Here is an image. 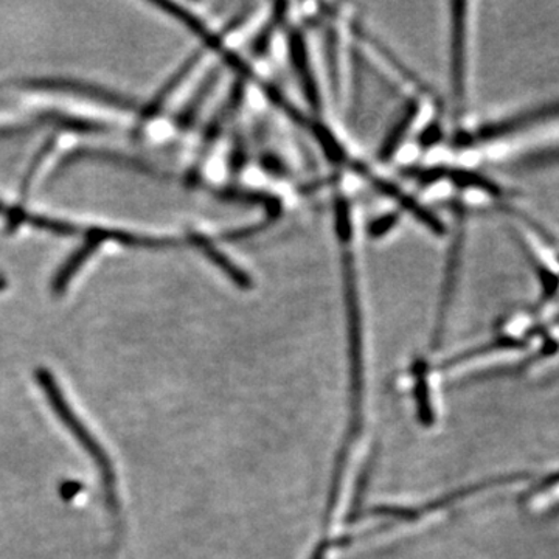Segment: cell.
<instances>
[{
  "instance_id": "cell-1",
  "label": "cell",
  "mask_w": 559,
  "mask_h": 559,
  "mask_svg": "<svg viewBox=\"0 0 559 559\" xmlns=\"http://www.w3.org/2000/svg\"><path fill=\"white\" fill-rule=\"evenodd\" d=\"M36 380L39 381L40 389L46 393L47 400L53 407L55 414L61 419L62 425L66 426L72 432V436L80 441L81 447L84 448L92 459L97 463L98 468L102 469L103 479L106 481V487L112 485L114 474L112 466H110L108 457H106L105 451L102 450L100 444L95 441L94 437L91 436L90 430L86 426L81 423V419L73 414L70 409L68 401L62 395L60 385L55 381L53 374L49 370L39 369L36 371Z\"/></svg>"
},
{
  "instance_id": "cell-2",
  "label": "cell",
  "mask_w": 559,
  "mask_h": 559,
  "mask_svg": "<svg viewBox=\"0 0 559 559\" xmlns=\"http://www.w3.org/2000/svg\"><path fill=\"white\" fill-rule=\"evenodd\" d=\"M454 27H452V84L455 102L465 100L466 80V13L465 3H455Z\"/></svg>"
},
{
  "instance_id": "cell-3",
  "label": "cell",
  "mask_w": 559,
  "mask_h": 559,
  "mask_svg": "<svg viewBox=\"0 0 559 559\" xmlns=\"http://www.w3.org/2000/svg\"><path fill=\"white\" fill-rule=\"evenodd\" d=\"M558 117L559 102L550 103V105L540 106V108L530 110V112L522 114V116H514L511 119L484 128L480 131L479 138L481 140L500 139L503 135L511 134V132L527 130L530 127H535L536 123L558 119Z\"/></svg>"
},
{
  "instance_id": "cell-4",
  "label": "cell",
  "mask_w": 559,
  "mask_h": 559,
  "mask_svg": "<svg viewBox=\"0 0 559 559\" xmlns=\"http://www.w3.org/2000/svg\"><path fill=\"white\" fill-rule=\"evenodd\" d=\"M98 245H102V241L98 240L94 235L87 234V240L84 242L83 248L75 252V255L70 257L68 263L64 264V267L60 272H58L57 278L53 282L55 293H62L66 289V285H68L69 280L73 277L76 271L83 266L84 261L90 259L92 253L95 252V249L98 248Z\"/></svg>"
},
{
  "instance_id": "cell-5",
  "label": "cell",
  "mask_w": 559,
  "mask_h": 559,
  "mask_svg": "<svg viewBox=\"0 0 559 559\" xmlns=\"http://www.w3.org/2000/svg\"><path fill=\"white\" fill-rule=\"evenodd\" d=\"M559 164V151L551 150L547 153L533 154V156L525 157L524 162H521V168H539L547 167V165Z\"/></svg>"
},
{
  "instance_id": "cell-6",
  "label": "cell",
  "mask_w": 559,
  "mask_h": 559,
  "mask_svg": "<svg viewBox=\"0 0 559 559\" xmlns=\"http://www.w3.org/2000/svg\"><path fill=\"white\" fill-rule=\"evenodd\" d=\"M80 489V484H68L61 488V495L64 496L66 499H70L73 498Z\"/></svg>"
}]
</instances>
